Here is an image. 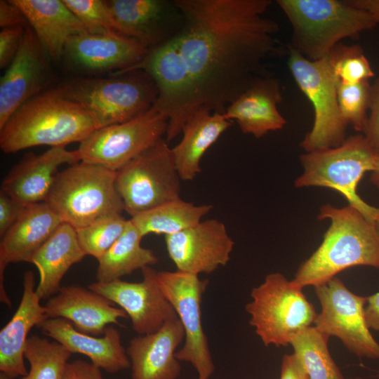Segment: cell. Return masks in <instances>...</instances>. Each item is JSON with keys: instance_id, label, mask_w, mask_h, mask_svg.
<instances>
[{"instance_id": "obj_1", "label": "cell", "mask_w": 379, "mask_h": 379, "mask_svg": "<svg viewBox=\"0 0 379 379\" xmlns=\"http://www.w3.org/2000/svg\"><path fill=\"white\" fill-rule=\"evenodd\" d=\"M182 20L177 32L149 49L135 65L155 82L153 107L168 119L166 140L194 112L223 114L237 98L270 72L266 60L279 52V27L265 15L270 0H175Z\"/></svg>"}, {"instance_id": "obj_2", "label": "cell", "mask_w": 379, "mask_h": 379, "mask_svg": "<svg viewBox=\"0 0 379 379\" xmlns=\"http://www.w3.org/2000/svg\"><path fill=\"white\" fill-rule=\"evenodd\" d=\"M317 218L330 226L317 249L299 267L292 283L301 288L325 284L355 266L379 269V234L375 222L350 205L325 204Z\"/></svg>"}, {"instance_id": "obj_3", "label": "cell", "mask_w": 379, "mask_h": 379, "mask_svg": "<svg viewBox=\"0 0 379 379\" xmlns=\"http://www.w3.org/2000/svg\"><path fill=\"white\" fill-rule=\"evenodd\" d=\"M95 129L90 113L58 88L39 93L13 113L0 130V147L14 153L39 145L66 147Z\"/></svg>"}, {"instance_id": "obj_4", "label": "cell", "mask_w": 379, "mask_h": 379, "mask_svg": "<svg viewBox=\"0 0 379 379\" xmlns=\"http://www.w3.org/2000/svg\"><path fill=\"white\" fill-rule=\"evenodd\" d=\"M292 27L289 47L310 60L326 57L345 38L378 24L350 0H277Z\"/></svg>"}, {"instance_id": "obj_5", "label": "cell", "mask_w": 379, "mask_h": 379, "mask_svg": "<svg viewBox=\"0 0 379 379\" xmlns=\"http://www.w3.org/2000/svg\"><path fill=\"white\" fill-rule=\"evenodd\" d=\"M45 202L75 230L125 211L116 172L81 161L58 172Z\"/></svg>"}, {"instance_id": "obj_6", "label": "cell", "mask_w": 379, "mask_h": 379, "mask_svg": "<svg viewBox=\"0 0 379 379\" xmlns=\"http://www.w3.org/2000/svg\"><path fill=\"white\" fill-rule=\"evenodd\" d=\"M377 152L362 134L352 135L339 146L302 154L303 173L294 182L297 188L320 187L338 192L349 205L375 222L379 208L371 206L357 190L364 175L374 168Z\"/></svg>"}, {"instance_id": "obj_7", "label": "cell", "mask_w": 379, "mask_h": 379, "mask_svg": "<svg viewBox=\"0 0 379 379\" xmlns=\"http://www.w3.org/2000/svg\"><path fill=\"white\" fill-rule=\"evenodd\" d=\"M60 88L90 113L97 128L146 113L158 95L155 82L140 69L117 73L112 78L76 79Z\"/></svg>"}, {"instance_id": "obj_8", "label": "cell", "mask_w": 379, "mask_h": 379, "mask_svg": "<svg viewBox=\"0 0 379 379\" xmlns=\"http://www.w3.org/2000/svg\"><path fill=\"white\" fill-rule=\"evenodd\" d=\"M246 311L265 346H288L299 332L314 324L317 313L302 288L279 272L269 274L253 288Z\"/></svg>"}, {"instance_id": "obj_9", "label": "cell", "mask_w": 379, "mask_h": 379, "mask_svg": "<svg viewBox=\"0 0 379 379\" xmlns=\"http://www.w3.org/2000/svg\"><path fill=\"white\" fill-rule=\"evenodd\" d=\"M289 69L300 89L312 102L314 111L313 126L300 146L306 152L335 147L347 138V124L338 102L339 79L328 55L310 60L288 47Z\"/></svg>"}, {"instance_id": "obj_10", "label": "cell", "mask_w": 379, "mask_h": 379, "mask_svg": "<svg viewBox=\"0 0 379 379\" xmlns=\"http://www.w3.org/2000/svg\"><path fill=\"white\" fill-rule=\"evenodd\" d=\"M171 148L161 138L116 172V187L131 217L180 198Z\"/></svg>"}, {"instance_id": "obj_11", "label": "cell", "mask_w": 379, "mask_h": 379, "mask_svg": "<svg viewBox=\"0 0 379 379\" xmlns=\"http://www.w3.org/2000/svg\"><path fill=\"white\" fill-rule=\"evenodd\" d=\"M167 126V118L152 107L131 120L93 131L80 142V159L117 172L163 138Z\"/></svg>"}, {"instance_id": "obj_12", "label": "cell", "mask_w": 379, "mask_h": 379, "mask_svg": "<svg viewBox=\"0 0 379 379\" xmlns=\"http://www.w3.org/2000/svg\"><path fill=\"white\" fill-rule=\"evenodd\" d=\"M156 277L161 291L174 308L185 331L184 344L176 352V358L190 363L199 379H209L215 366L202 326L201 308L208 280L178 270L157 271Z\"/></svg>"}, {"instance_id": "obj_13", "label": "cell", "mask_w": 379, "mask_h": 379, "mask_svg": "<svg viewBox=\"0 0 379 379\" xmlns=\"http://www.w3.org/2000/svg\"><path fill=\"white\" fill-rule=\"evenodd\" d=\"M314 288L321 308L313 326L329 338H339L357 357L379 360V343L365 319L367 297L352 293L337 277Z\"/></svg>"}, {"instance_id": "obj_14", "label": "cell", "mask_w": 379, "mask_h": 379, "mask_svg": "<svg viewBox=\"0 0 379 379\" xmlns=\"http://www.w3.org/2000/svg\"><path fill=\"white\" fill-rule=\"evenodd\" d=\"M141 271L142 279L139 282L96 281L88 288L118 305L130 317L133 331L146 335L157 331L178 316L158 285L157 270L148 266Z\"/></svg>"}, {"instance_id": "obj_15", "label": "cell", "mask_w": 379, "mask_h": 379, "mask_svg": "<svg viewBox=\"0 0 379 379\" xmlns=\"http://www.w3.org/2000/svg\"><path fill=\"white\" fill-rule=\"evenodd\" d=\"M166 247L177 270L199 275L211 274L230 259L234 242L225 224L201 220L178 233L165 236Z\"/></svg>"}, {"instance_id": "obj_16", "label": "cell", "mask_w": 379, "mask_h": 379, "mask_svg": "<svg viewBox=\"0 0 379 379\" xmlns=\"http://www.w3.org/2000/svg\"><path fill=\"white\" fill-rule=\"evenodd\" d=\"M107 4L118 32L148 50L173 36L182 20L175 0H112Z\"/></svg>"}, {"instance_id": "obj_17", "label": "cell", "mask_w": 379, "mask_h": 379, "mask_svg": "<svg viewBox=\"0 0 379 379\" xmlns=\"http://www.w3.org/2000/svg\"><path fill=\"white\" fill-rule=\"evenodd\" d=\"M148 51L135 39L119 32L86 30L69 38L64 55L83 69L119 72L140 62Z\"/></svg>"}, {"instance_id": "obj_18", "label": "cell", "mask_w": 379, "mask_h": 379, "mask_svg": "<svg viewBox=\"0 0 379 379\" xmlns=\"http://www.w3.org/2000/svg\"><path fill=\"white\" fill-rule=\"evenodd\" d=\"M44 51L33 30L26 27L20 48L0 79V130L21 105L41 93L47 79Z\"/></svg>"}, {"instance_id": "obj_19", "label": "cell", "mask_w": 379, "mask_h": 379, "mask_svg": "<svg viewBox=\"0 0 379 379\" xmlns=\"http://www.w3.org/2000/svg\"><path fill=\"white\" fill-rule=\"evenodd\" d=\"M81 161L77 149L53 147L40 154H27L4 178L1 191L24 206L44 202L58 168Z\"/></svg>"}, {"instance_id": "obj_20", "label": "cell", "mask_w": 379, "mask_h": 379, "mask_svg": "<svg viewBox=\"0 0 379 379\" xmlns=\"http://www.w3.org/2000/svg\"><path fill=\"white\" fill-rule=\"evenodd\" d=\"M184 340L185 331L178 317L154 333L132 338L126 349L131 378L178 379L181 366L175 354Z\"/></svg>"}, {"instance_id": "obj_21", "label": "cell", "mask_w": 379, "mask_h": 379, "mask_svg": "<svg viewBox=\"0 0 379 379\" xmlns=\"http://www.w3.org/2000/svg\"><path fill=\"white\" fill-rule=\"evenodd\" d=\"M48 318H62L72 322L79 331L99 336L110 324L120 326L119 319L126 312L105 297L75 285L61 286L44 305Z\"/></svg>"}, {"instance_id": "obj_22", "label": "cell", "mask_w": 379, "mask_h": 379, "mask_svg": "<svg viewBox=\"0 0 379 379\" xmlns=\"http://www.w3.org/2000/svg\"><path fill=\"white\" fill-rule=\"evenodd\" d=\"M281 101L280 81L271 72L254 81L228 105L223 115L237 121L244 133L260 138L283 128L286 124L278 110Z\"/></svg>"}, {"instance_id": "obj_23", "label": "cell", "mask_w": 379, "mask_h": 379, "mask_svg": "<svg viewBox=\"0 0 379 379\" xmlns=\"http://www.w3.org/2000/svg\"><path fill=\"white\" fill-rule=\"evenodd\" d=\"M38 327L72 354L88 357L94 366L107 373H115L131 366L121 335L113 326H108L101 337L81 333L62 318H48Z\"/></svg>"}, {"instance_id": "obj_24", "label": "cell", "mask_w": 379, "mask_h": 379, "mask_svg": "<svg viewBox=\"0 0 379 379\" xmlns=\"http://www.w3.org/2000/svg\"><path fill=\"white\" fill-rule=\"evenodd\" d=\"M62 223L46 202L25 206L1 237L0 288L4 287V271L11 262H27Z\"/></svg>"}, {"instance_id": "obj_25", "label": "cell", "mask_w": 379, "mask_h": 379, "mask_svg": "<svg viewBox=\"0 0 379 379\" xmlns=\"http://www.w3.org/2000/svg\"><path fill=\"white\" fill-rule=\"evenodd\" d=\"M41 300L36 292L34 273L25 272L20 305L0 331V372L13 379L27 375L24 354L28 333L48 319Z\"/></svg>"}, {"instance_id": "obj_26", "label": "cell", "mask_w": 379, "mask_h": 379, "mask_svg": "<svg viewBox=\"0 0 379 379\" xmlns=\"http://www.w3.org/2000/svg\"><path fill=\"white\" fill-rule=\"evenodd\" d=\"M23 13L42 48L52 58L64 55L67 41L88 30L63 0H11Z\"/></svg>"}, {"instance_id": "obj_27", "label": "cell", "mask_w": 379, "mask_h": 379, "mask_svg": "<svg viewBox=\"0 0 379 379\" xmlns=\"http://www.w3.org/2000/svg\"><path fill=\"white\" fill-rule=\"evenodd\" d=\"M231 125L223 114L206 109L194 112L182 130V139L171 148L181 180H192L201 172L203 156Z\"/></svg>"}, {"instance_id": "obj_28", "label": "cell", "mask_w": 379, "mask_h": 379, "mask_svg": "<svg viewBox=\"0 0 379 379\" xmlns=\"http://www.w3.org/2000/svg\"><path fill=\"white\" fill-rule=\"evenodd\" d=\"M86 255L80 246L76 230L62 222L30 260L39 271V281L36 292L41 300L49 299L55 295L69 269Z\"/></svg>"}, {"instance_id": "obj_29", "label": "cell", "mask_w": 379, "mask_h": 379, "mask_svg": "<svg viewBox=\"0 0 379 379\" xmlns=\"http://www.w3.org/2000/svg\"><path fill=\"white\" fill-rule=\"evenodd\" d=\"M142 237L128 219L126 227L114 244L99 259L97 281L109 282L157 263L158 258L149 248L141 246Z\"/></svg>"}, {"instance_id": "obj_30", "label": "cell", "mask_w": 379, "mask_h": 379, "mask_svg": "<svg viewBox=\"0 0 379 379\" xmlns=\"http://www.w3.org/2000/svg\"><path fill=\"white\" fill-rule=\"evenodd\" d=\"M211 208L210 204L196 205L178 198L131 217L130 220L142 237L149 234L165 237L198 224Z\"/></svg>"}, {"instance_id": "obj_31", "label": "cell", "mask_w": 379, "mask_h": 379, "mask_svg": "<svg viewBox=\"0 0 379 379\" xmlns=\"http://www.w3.org/2000/svg\"><path fill=\"white\" fill-rule=\"evenodd\" d=\"M328 339L311 326L299 332L290 342L293 354L310 379H345L329 352Z\"/></svg>"}, {"instance_id": "obj_32", "label": "cell", "mask_w": 379, "mask_h": 379, "mask_svg": "<svg viewBox=\"0 0 379 379\" xmlns=\"http://www.w3.org/2000/svg\"><path fill=\"white\" fill-rule=\"evenodd\" d=\"M24 354L29 370L21 379H62L72 353L56 341L33 335L27 339Z\"/></svg>"}, {"instance_id": "obj_33", "label": "cell", "mask_w": 379, "mask_h": 379, "mask_svg": "<svg viewBox=\"0 0 379 379\" xmlns=\"http://www.w3.org/2000/svg\"><path fill=\"white\" fill-rule=\"evenodd\" d=\"M128 221L122 214H114L76 230L84 253L99 260L122 234Z\"/></svg>"}, {"instance_id": "obj_34", "label": "cell", "mask_w": 379, "mask_h": 379, "mask_svg": "<svg viewBox=\"0 0 379 379\" xmlns=\"http://www.w3.org/2000/svg\"><path fill=\"white\" fill-rule=\"evenodd\" d=\"M371 85L368 80L338 86V102L343 119L357 131L363 132L367 123Z\"/></svg>"}, {"instance_id": "obj_35", "label": "cell", "mask_w": 379, "mask_h": 379, "mask_svg": "<svg viewBox=\"0 0 379 379\" xmlns=\"http://www.w3.org/2000/svg\"><path fill=\"white\" fill-rule=\"evenodd\" d=\"M328 56L341 83L357 84L374 77L371 65L359 45L347 46L339 43Z\"/></svg>"}, {"instance_id": "obj_36", "label": "cell", "mask_w": 379, "mask_h": 379, "mask_svg": "<svg viewBox=\"0 0 379 379\" xmlns=\"http://www.w3.org/2000/svg\"><path fill=\"white\" fill-rule=\"evenodd\" d=\"M88 30L118 32L116 21L107 1L100 0H63Z\"/></svg>"}, {"instance_id": "obj_37", "label": "cell", "mask_w": 379, "mask_h": 379, "mask_svg": "<svg viewBox=\"0 0 379 379\" xmlns=\"http://www.w3.org/2000/svg\"><path fill=\"white\" fill-rule=\"evenodd\" d=\"M26 30L20 26L3 29L0 32V67L4 68L14 59Z\"/></svg>"}, {"instance_id": "obj_38", "label": "cell", "mask_w": 379, "mask_h": 379, "mask_svg": "<svg viewBox=\"0 0 379 379\" xmlns=\"http://www.w3.org/2000/svg\"><path fill=\"white\" fill-rule=\"evenodd\" d=\"M370 116L363 131L368 143L378 153L379 152V78L371 85Z\"/></svg>"}, {"instance_id": "obj_39", "label": "cell", "mask_w": 379, "mask_h": 379, "mask_svg": "<svg viewBox=\"0 0 379 379\" xmlns=\"http://www.w3.org/2000/svg\"><path fill=\"white\" fill-rule=\"evenodd\" d=\"M25 206L0 190V237L16 221Z\"/></svg>"}, {"instance_id": "obj_40", "label": "cell", "mask_w": 379, "mask_h": 379, "mask_svg": "<svg viewBox=\"0 0 379 379\" xmlns=\"http://www.w3.org/2000/svg\"><path fill=\"white\" fill-rule=\"evenodd\" d=\"M62 379H104L101 369L92 363L78 359L69 362Z\"/></svg>"}, {"instance_id": "obj_41", "label": "cell", "mask_w": 379, "mask_h": 379, "mask_svg": "<svg viewBox=\"0 0 379 379\" xmlns=\"http://www.w3.org/2000/svg\"><path fill=\"white\" fill-rule=\"evenodd\" d=\"M27 22L22 11L11 0L0 1V26L3 29L25 27Z\"/></svg>"}, {"instance_id": "obj_42", "label": "cell", "mask_w": 379, "mask_h": 379, "mask_svg": "<svg viewBox=\"0 0 379 379\" xmlns=\"http://www.w3.org/2000/svg\"><path fill=\"white\" fill-rule=\"evenodd\" d=\"M279 379H310L301 363L293 353L284 355Z\"/></svg>"}, {"instance_id": "obj_43", "label": "cell", "mask_w": 379, "mask_h": 379, "mask_svg": "<svg viewBox=\"0 0 379 379\" xmlns=\"http://www.w3.org/2000/svg\"><path fill=\"white\" fill-rule=\"evenodd\" d=\"M364 315L369 329L379 332V292L367 297Z\"/></svg>"}, {"instance_id": "obj_44", "label": "cell", "mask_w": 379, "mask_h": 379, "mask_svg": "<svg viewBox=\"0 0 379 379\" xmlns=\"http://www.w3.org/2000/svg\"><path fill=\"white\" fill-rule=\"evenodd\" d=\"M354 6L369 13L377 24L379 23V0H350Z\"/></svg>"}, {"instance_id": "obj_45", "label": "cell", "mask_w": 379, "mask_h": 379, "mask_svg": "<svg viewBox=\"0 0 379 379\" xmlns=\"http://www.w3.org/2000/svg\"><path fill=\"white\" fill-rule=\"evenodd\" d=\"M370 180L379 191V152L376 154L374 168L371 172Z\"/></svg>"}, {"instance_id": "obj_46", "label": "cell", "mask_w": 379, "mask_h": 379, "mask_svg": "<svg viewBox=\"0 0 379 379\" xmlns=\"http://www.w3.org/2000/svg\"><path fill=\"white\" fill-rule=\"evenodd\" d=\"M0 379H13L4 373L0 372Z\"/></svg>"}, {"instance_id": "obj_47", "label": "cell", "mask_w": 379, "mask_h": 379, "mask_svg": "<svg viewBox=\"0 0 379 379\" xmlns=\"http://www.w3.org/2000/svg\"><path fill=\"white\" fill-rule=\"evenodd\" d=\"M375 227L377 229V231L379 234V218L375 220Z\"/></svg>"}, {"instance_id": "obj_48", "label": "cell", "mask_w": 379, "mask_h": 379, "mask_svg": "<svg viewBox=\"0 0 379 379\" xmlns=\"http://www.w3.org/2000/svg\"><path fill=\"white\" fill-rule=\"evenodd\" d=\"M378 377L379 378V372H378Z\"/></svg>"}, {"instance_id": "obj_49", "label": "cell", "mask_w": 379, "mask_h": 379, "mask_svg": "<svg viewBox=\"0 0 379 379\" xmlns=\"http://www.w3.org/2000/svg\"><path fill=\"white\" fill-rule=\"evenodd\" d=\"M197 379H199V378H197Z\"/></svg>"}]
</instances>
